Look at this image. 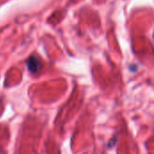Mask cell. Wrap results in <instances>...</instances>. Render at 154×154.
Returning a JSON list of instances; mask_svg holds the SVG:
<instances>
[{
    "label": "cell",
    "mask_w": 154,
    "mask_h": 154,
    "mask_svg": "<svg viewBox=\"0 0 154 154\" xmlns=\"http://www.w3.org/2000/svg\"><path fill=\"white\" fill-rule=\"evenodd\" d=\"M42 61L37 56L32 55L27 60V68L30 72L36 74L42 69Z\"/></svg>",
    "instance_id": "obj_1"
}]
</instances>
